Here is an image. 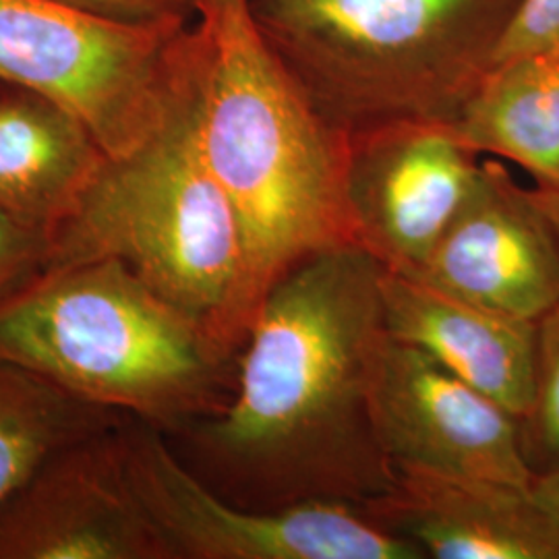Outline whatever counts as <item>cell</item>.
Wrapping results in <instances>:
<instances>
[{
    "label": "cell",
    "mask_w": 559,
    "mask_h": 559,
    "mask_svg": "<svg viewBox=\"0 0 559 559\" xmlns=\"http://www.w3.org/2000/svg\"><path fill=\"white\" fill-rule=\"evenodd\" d=\"M0 559H168L129 480L124 420L62 448L0 503Z\"/></svg>",
    "instance_id": "8"
},
{
    "label": "cell",
    "mask_w": 559,
    "mask_h": 559,
    "mask_svg": "<svg viewBox=\"0 0 559 559\" xmlns=\"http://www.w3.org/2000/svg\"><path fill=\"white\" fill-rule=\"evenodd\" d=\"M373 420L394 468L531 487L520 423L498 402L413 346L388 338Z\"/></svg>",
    "instance_id": "9"
},
{
    "label": "cell",
    "mask_w": 559,
    "mask_h": 559,
    "mask_svg": "<svg viewBox=\"0 0 559 559\" xmlns=\"http://www.w3.org/2000/svg\"><path fill=\"white\" fill-rule=\"evenodd\" d=\"M120 417L25 367L0 360V503L62 448L119 425Z\"/></svg>",
    "instance_id": "16"
},
{
    "label": "cell",
    "mask_w": 559,
    "mask_h": 559,
    "mask_svg": "<svg viewBox=\"0 0 559 559\" xmlns=\"http://www.w3.org/2000/svg\"><path fill=\"white\" fill-rule=\"evenodd\" d=\"M55 233L0 207V305L50 272Z\"/></svg>",
    "instance_id": "18"
},
{
    "label": "cell",
    "mask_w": 559,
    "mask_h": 559,
    "mask_svg": "<svg viewBox=\"0 0 559 559\" xmlns=\"http://www.w3.org/2000/svg\"><path fill=\"white\" fill-rule=\"evenodd\" d=\"M558 48L559 0H520L501 38L496 62Z\"/></svg>",
    "instance_id": "19"
},
{
    "label": "cell",
    "mask_w": 559,
    "mask_h": 559,
    "mask_svg": "<svg viewBox=\"0 0 559 559\" xmlns=\"http://www.w3.org/2000/svg\"><path fill=\"white\" fill-rule=\"evenodd\" d=\"M531 489L535 498L559 520V466L554 471L535 475Z\"/></svg>",
    "instance_id": "21"
},
{
    "label": "cell",
    "mask_w": 559,
    "mask_h": 559,
    "mask_svg": "<svg viewBox=\"0 0 559 559\" xmlns=\"http://www.w3.org/2000/svg\"><path fill=\"white\" fill-rule=\"evenodd\" d=\"M383 265L346 245L300 261L261 300L233 396L191 425L210 485L253 510L367 506L396 483L373 420L388 330Z\"/></svg>",
    "instance_id": "1"
},
{
    "label": "cell",
    "mask_w": 559,
    "mask_h": 559,
    "mask_svg": "<svg viewBox=\"0 0 559 559\" xmlns=\"http://www.w3.org/2000/svg\"><path fill=\"white\" fill-rule=\"evenodd\" d=\"M94 131L40 92L0 80V207L57 230L108 162Z\"/></svg>",
    "instance_id": "14"
},
{
    "label": "cell",
    "mask_w": 559,
    "mask_h": 559,
    "mask_svg": "<svg viewBox=\"0 0 559 559\" xmlns=\"http://www.w3.org/2000/svg\"><path fill=\"white\" fill-rule=\"evenodd\" d=\"M127 21L195 20V0H67Z\"/></svg>",
    "instance_id": "20"
},
{
    "label": "cell",
    "mask_w": 559,
    "mask_h": 559,
    "mask_svg": "<svg viewBox=\"0 0 559 559\" xmlns=\"http://www.w3.org/2000/svg\"><path fill=\"white\" fill-rule=\"evenodd\" d=\"M535 200L547 214V218L556 226L559 235V189H545V187H533L531 189Z\"/></svg>",
    "instance_id": "22"
},
{
    "label": "cell",
    "mask_w": 559,
    "mask_h": 559,
    "mask_svg": "<svg viewBox=\"0 0 559 559\" xmlns=\"http://www.w3.org/2000/svg\"><path fill=\"white\" fill-rule=\"evenodd\" d=\"M381 307L390 338L440 362L519 423L526 417L535 394L537 321L480 307L385 267Z\"/></svg>",
    "instance_id": "13"
},
{
    "label": "cell",
    "mask_w": 559,
    "mask_h": 559,
    "mask_svg": "<svg viewBox=\"0 0 559 559\" xmlns=\"http://www.w3.org/2000/svg\"><path fill=\"white\" fill-rule=\"evenodd\" d=\"M477 156L526 170L559 189V48L496 62L452 124Z\"/></svg>",
    "instance_id": "15"
},
{
    "label": "cell",
    "mask_w": 559,
    "mask_h": 559,
    "mask_svg": "<svg viewBox=\"0 0 559 559\" xmlns=\"http://www.w3.org/2000/svg\"><path fill=\"white\" fill-rule=\"evenodd\" d=\"M479 164L445 122L402 120L350 135L348 191L360 247L385 270L417 274Z\"/></svg>",
    "instance_id": "10"
},
{
    "label": "cell",
    "mask_w": 559,
    "mask_h": 559,
    "mask_svg": "<svg viewBox=\"0 0 559 559\" xmlns=\"http://www.w3.org/2000/svg\"><path fill=\"white\" fill-rule=\"evenodd\" d=\"M203 156L239 222L230 338L300 261L359 245L350 135L328 119L263 36L249 0H195Z\"/></svg>",
    "instance_id": "2"
},
{
    "label": "cell",
    "mask_w": 559,
    "mask_h": 559,
    "mask_svg": "<svg viewBox=\"0 0 559 559\" xmlns=\"http://www.w3.org/2000/svg\"><path fill=\"white\" fill-rule=\"evenodd\" d=\"M406 276V274H404ZM413 278L519 320L559 302V235L533 191L480 160L459 214Z\"/></svg>",
    "instance_id": "11"
},
{
    "label": "cell",
    "mask_w": 559,
    "mask_h": 559,
    "mask_svg": "<svg viewBox=\"0 0 559 559\" xmlns=\"http://www.w3.org/2000/svg\"><path fill=\"white\" fill-rule=\"evenodd\" d=\"M280 59L348 135L454 124L520 0H249Z\"/></svg>",
    "instance_id": "4"
},
{
    "label": "cell",
    "mask_w": 559,
    "mask_h": 559,
    "mask_svg": "<svg viewBox=\"0 0 559 559\" xmlns=\"http://www.w3.org/2000/svg\"><path fill=\"white\" fill-rule=\"evenodd\" d=\"M198 64L195 48L168 119L133 152L108 158L78 210L55 230L50 270L120 261L235 357L230 316L242 261L239 222L201 150Z\"/></svg>",
    "instance_id": "5"
},
{
    "label": "cell",
    "mask_w": 559,
    "mask_h": 559,
    "mask_svg": "<svg viewBox=\"0 0 559 559\" xmlns=\"http://www.w3.org/2000/svg\"><path fill=\"white\" fill-rule=\"evenodd\" d=\"M129 480L168 559H423V551L346 501L253 510L224 500L166 445L124 423Z\"/></svg>",
    "instance_id": "7"
},
{
    "label": "cell",
    "mask_w": 559,
    "mask_h": 559,
    "mask_svg": "<svg viewBox=\"0 0 559 559\" xmlns=\"http://www.w3.org/2000/svg\"><path fill=\"white\" fill-rule=\"evenodd\" d=\"M522 452L535 475L559 466V302L537 321L535 394L520 420Z\"/></svg>",
    "instance_id": "17"
},
{
    "label": "cell",
    "mask_w": 559,
    "mask_h": 559,
    "mask_svg": "<svg viewBox=\"0 0 559 559\" xmlns=\"http://www.w3.org/2000/svg\"><path fill=\"white\" fill-rule=\"evenodd\" d=\"M362 510L425 558L559 559V520L531 487L400 468Z\"/></svg>",
    "instance_id": "12"
},
{
    "label": "cell",
    "mask_w": 559,
    "mask_h": 559,
    "mask_svg": "<svg viewBox=\"0 0 559 559\" xmlns=\"http://www.w3.org/2000/svg\"><path fill=\"white\" fill-rule=\"evenodd\" d=\"M195 48V20L127 21L67 0H0V80L75 112L110 158L168 119Z\"/></svg>",
    "instance_id": "6"
},
{
    "label": "cell",
    "mask_w": 559,
    "mask_h": 559,
    "mask_svg": "<svg viewBox=\"0 0 559 559\" xmlns=\"http://www.w3.org/2000/svg\"><path fill=\"white\" fill-rule=\"evenodd\" d=\"M230 359L117 260L60 265L0 305V360L160 431L221 411Z\"/></svg>",
    "instance_id": "3"
}]
</instances>
